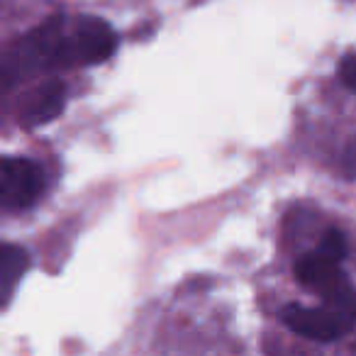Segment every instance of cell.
<instances>
[{
    "label": "cell",
    "mask_w": 356,
    "mask_h": 356,
    "mask_svg": "<svg viewBox=\"0 0 356 356\" xmlns=\"http://www.w3.org/2000/svg\"><path fill=\"white\" fill-rule=\"evenodd\" d=\"M66 103V83L61 81H47L44 86L35 88L22 108V124L25 127H40L61 115Z\"/></svg>",
    "instance_id": "cell-5"
},
{
    "label": "cell",
    "mask_w": 356,
    "mask_h": 356,
    "mask_svg": "<svg viewBox=\"0 0 356 356\" xmlns=\"http://www.w3.org/2000/svg\"><path fill=\"white\" fill-rule=\"evenodd\" d=\"M339 79L351 93H356V54H346L339 64Z\"/></svg>",
    "instance_id": "cell-8"
},
{
    "label": "cell",
    "mask_w": 356,
    "mask_h": 356,
    "mask_svg": "<svg viewBox=\"0 0 356 356\" xmlns=\"http://www.w3.org/2000/svg\"><path fill=\"white\" fill-rule=\"evenodd\" d=\"M296 278L302 288L317 293L325 305L334 307L344 320L356 325V291L341 271V261H334L315 249L296 261Z\"/></svg>",
    "instance_id": "cell-2"
},
{
    "label": "cell",
    "mask_w": 356,
    "mask_h": 356,
    "mask_svg": "<svg viewBox=\"0 0 356 356\" xmlns=\"http://www.w3.org/2000/svg\"><path fill=\"white\" fill-rule=\"evenodd\" d=\"M30 266V257L17 244H3L0 249V298L8 302L13 298V291L20 283L22 273Z\"/></svg>",
    "instance_id": "cell-6"
},
{
    "label": "cell",
    "mask_w": 356,
    "mask_h": 356,
    "mask_svg": "<svg viewBox=\"0 0 356 356\" xmlns=\"http://www.w3.org/2000/svg\"><path fill=\"white\" fill-rule=\"evenodd\" d=\"M317 249H320L325 257L334 259V261H344L346 252H349V247H346V239L344 234L339 232V229H327L325 234H322L320 244H317Z\"/></svg>",
    "instance_id": "cell-7"
},
{
    "label": "cell",
    "mask_w": 356,
    "mask_h": 356,
    "mask_svg": "<svg viewBox=\"0 0 356 356\" xmlns=\"http://www.w3.org/2000/svg\"><path fill=\"white\" fill-rule=\"evenodd\" d=\"M118 49V35L100 17L54 15L8 47L3 56V81L10 88L49 69L103 64Z\"/></svg>",
    "instance_id": "cell-1"
},
{
    "label": "cell",
    "mask_w": 356,
    "mask_h": 356,
    "mask_svg": "<svg viewBox=\"0 0 356 356\" xmlns=\"http://www.w3.org/2000/svg\"><path fill=\"white\" fill-rule=\"evenodd\" d=\"M44 193V173L32 159L8 156L0 166V200L6 210H25Z\"/></svg>",
    "instance_id": "cell-3"
},
{
    "label": "cell",
    "mask_w": 356,
    "mask_h": 356,
    "mask_svg": "<svg viewBox=\"0 0 356 356\" xmlns=\"http://www.w3.org/2000/svg\"><path fill=\"white\" fill-rule=\"evenodd\" d=\"M281 320L296 334L315 341H337L354 327L334 307L325 305V302L320 307H305L298 305V302H291V305L281 307Z\"/></svg>",
    "instance_id": "cell-4"
}]
</instances>
